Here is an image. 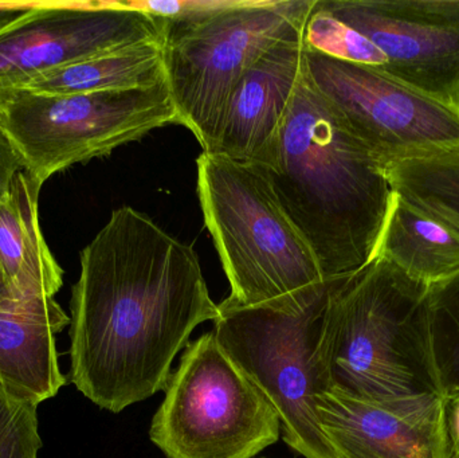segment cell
<instances>
[{
	"instance_id": "1",
	"label": "cell",
	"mask_w": 459,
	"mask_h": 458,
	"mask_svg": "<svg viewBox=\"0 0 459 458\" xmlns=\"http://www.w3.org/2000/svg\"><path fill=\"white\" fill-rule=\"evenodd\" d=\"M70 314L73 385L117 414L166 390L175 358L220 307L193 246L124 206L81 252Z\"/></svg>"
},
{
	"instance_id": "2",
	"label": "cell",
	"mask_w": 459,
	"mask_h": 458,
	"mask_svg": "<svg viewBox=\"0 0 459 458\" xmlns=\"http://www.w3.org/2000/svg\"><path fill=\"white\" fill-rule=\"evenodd\" d=\"M251 164L266 177L325 280L377 255L394 191L385 169L342 125L307 67L273 139Z\"/></svg>"
},
{
	"instance_id": "3",
	"label": "cell",
	"mask_w": 459,
	"mask_h": 458,
	"mask_svg": "<svg viewBox=\"0 0 459 458\" xmlns=\"http://www.w3.org/2000/svg\"><path fill=\"white\" fill-rule=\"evenodd\" d=\"M429 287L382 257L340 277L318 344L326 389L395 410L444 408L431 347Z\"/></svg>"
},
{
	"instance_id": "4",
	"label": "cell",
	"mask_w": 459,
	"mask_h": 458,
	"mask_svg": "<svg viewBox=\"0 0 459 458\" xmlns=\"http://www.w3.org/2000/svg\"><path fill=\"white\" fill-rule=\"evenodd\" d=\"M196 169L204 225L230 284L223 306L278 303L325 281L309 245L254 164L202 152Z\"/></svg>"
},
{
	"instance_id": "5",
	"label": "cell",
	"mask_w": 459,
	"mask_h": 458,
	"mask_svg": "<svg viewBox=\"0 0 459 458\" xmlns=\"http://www.w3.org/2000/svg\"><path fill=\"white\" fill-rule=\"evenodd\" d=\"M337 279L325 280L278 303L228 307L214 322L215 338L280 417L289 448L305 458H337L316 416L326 392L318 344Z\"/></svg>"
},
{
	"instance_id": "6",
	"label": "cell",
	"mask_w": 459,
	"mask_h": 458,
	"mask_svg": "<svg viewBox=\"0 0 459 458\" xmlns=\"http://www.w3.org/2000/svg\"><path fill=\"white\" fill-rule=\"evenodd\" d=\"M317 0H234L223 10L166 19L167 85L204 152L220 134L232 91L245 73L282 40L302 37Z\"/></svg>"
},
{
	"instance_id": "7",
	"label": "cell",
	"mask_w": 459,
	"mask_h": 458,
	"mask_svg": "<svg viewBox=\"0 0 459 458\" xmlns=\"http://www.w3.org/2000/svg\"><path fill=\"white\" fill-rule=\"evenodd\" d=\"M0 124L24 171L45 185L58 172L110 155L180 118L166 81L65 96L0 88Z\"/></svg>"
},
{
	"instance_id": "8",
	"label": "cell",
	"mask_w": 459,
	"mask_h": 458,
	"mask_svg": "<svg viewBox=\"0 0 459 458\" xmlns=\"http://www.w3.org/2000/svg\"><path fill=\"white\" fill-rule=\"evenodd\" d=\"M150 437L167 458H253L280 440L281 421L212 331L186 347Z\"/></svg>"
},
{
	"instance_id": "9",
	"label": "cell",
	"mask_w": 459,
	"mask_h": 458,
	"mask_svg": "<svg viewBox=\"0 0 459 458\" xmlns=\"http://www.w3.org/2000/svg\"><path fill=\"white\" fill-rule=\"evenodd\" d=\"M318 93L351 134L383 166L459 147V110L377 67L329 58L304 48Z\"/></svg>"
},
{
	"instance_id": "10",
	"label": "cell",
	"mask_w": 459,
	"mask_h": 458,
	"mask_svg": "<svg viewBox=\"0 0 459 458\" xmlns=\"http://www.w3.org/2000/svg\"><path fill=\"white\" fill-rule=\"evenodd\" d=\"M166 19L126 2L39 0L0 22V88L143 43H163Z\"/></svg>"
},
{
	"instance_id": "11",
	"label": "cell",
	"mask_w": 459,
	"mask_h": 458,
	"mask_svg": "<svg viewBox=\"0 0 459 458\" xmlns=\"http://www.w3.org/2000/svg\"><path fill=\"white\" fill-rule=\"evenodd\" d=\"M385 54L394 80L459 110V0H318Z\"/></svg>"
},
{
	"instance_id": "12",
	"label": "cell",
	"mask_w": 459,
	"mask_h": 458,
	"mask_svg": "<svg viewBox=\"0 0 459 458\" xmlns=\"http://www.w3.org/2000/svg\"><path fill=\"white\" fill-rule=\"evenodd\" d=\"M318 424L337 458H453L444 408L402 411L337 390L316 395Z\"/></svg>"
},
{
	"instance_id": "13",
	"label": "cell",
	"mask_w": 459,
	"mask_h": 458,
	"mask_svg": "<svg viewBox=\"0 0 459 458\" xmlns=\"http://www.w3.org/2000/svg\"><path fill=\"white\" fill-rule=\"evenodd\" d=\"M304 67L302 37L264 53L238 83L209 153L251 163L269 144L282 121Z\"/></svg>"
},
{
	"instance_id": "14",
	"label": "cell",
	"mask_w": 459,
	"mask_h": 458,
	"mask_svg": "<svg viewBox=\"0 0 459 458\" xmlns=\"http://www.w3.org/2000/svg\"><path fill=\"white\" fill-rule=\"evenodd\" d=\"M67 325L70 317L54 298L0 311V385L37 406L56 397L66 385L56 336Z\"/></svg>"
},
{
	"instance_id": "15",
	"label": "cell",
	"mask_w": 459,
	"mask_h": 458,
	"mask_svg": "<svg viewBox=\"0 0 459 458\" xmlns=\"http://www.w3.org/2000/svg\"><path fill=\"white\" fill-rule=\"evenodd\" d=\"M42 186L22 169L0 198V272L19 300L54 298L64 285V271L40 230Z\"/></svg>"
},
{
	"instance_id": "16",
	"label": "cell",
	"mask_w": 459,
	"mask_h": 458,
	"mask_svg": "<svg viewBox=\"0 0 459 458\" xmlns=\"http://www.w3.org/2000/svg\"><path fill=\"white\" fill-rule=\"evenodd\" d=\"M375 257L436 284L459 272V236L394 193Z\"/></svg>"
},
{
	"instance_id": "17",
	"label": "cell",
	"mask_w": 459,
	"mask_h": 458,
	"mask_svg": "<svg viewBox=\"0 0 459 458\" xmlns=\"http://www.w3.org/2000/svg\"><path fill=\"white\" fill-rule=\"evenodd\" d=\"M166 81L163 43H143L50 70L15 88L65 96L152 88Z\"/></svg>"
},
{
	"instance_id": "18",
	"label": "cell",
	"mask_w": 459,
	"mask_h": 458,
	"mask_svg": "<svg viewBox=\"0 0 459 458\" xmlns=\"http://www.w3.org/2000/svg\"><path fill=\"white\" fill-rule=\"evenodd\" d=\"M394 193L459 236V147L385 167Z\"/></svg>"
},
{
	"instance_id": "19",
	"label": "cell",
	"mask_w": 459,
	"mask_h": 458,
	"mask_svg": "<svg viewBox=\"0 0 459 458\" xmlns=\"http://www.w3.org/2000/svg\"><path fill=\"white\" fill-rule=\"evenodd\" d=\"M428 304L434 365L449 398L459 393V272L429 287Z\"/></svg>"
},
{
	"instance_id": "20",
	"label": "cell",
	"mask_w": 459,
	"mask_h": 458,
	"mask_svg": "<svg viewBox=\"0 0 459 458\" xmlns=\"http://www.w3.org/2000/svg\"><path fill=\"white\" fill-rule=\"evenodd\" d=\"M304 48L329 58L383 69L385 54L360 32L337 19L316 2L302 31Z\"/></svg>"
},
{
	"instance_id": "21",
	"label": "cell",
	"mask_w": 459,
	"mask_h": 458,
	"mask_svg": "<svg viewBox=\"0 0 459 458\" xmlns=\"http://www.w3.org/2000/svg\"><path fill=\"white\" fill-rule=\"evenodd\" d=\"M40 448L37 405L0 385V458H38Z\"/></svg>"
},
{
	"instance_id": "22",
	"label": "cell",
	"mask_w": 459,
	"mask_h": 458,
	"mask_svg": "<svg viewBox=\"0 0 459 458\" xmlns=\"http://www.w3.org/2000/svg\"><path fill=\"white\" fill-rule=\"evenodd\" d=\"M23 169L21 159L16 155L7 134L0 124V198L5 195L15 175Z\"/></svg>"
},
{
	"instance_id": "23",
	"label": "cell",
	"mask_w": 459,
	"mask_h": 458,
	"mask_svg": "<svg viewBox=\"0 0 459 458\" xmlns=\"http://www.w3.org/2000/svg\"><path fill=\"white\" fill-rule=\"evenodd\" d=\"M446 427L449 433L453 454H459V393L446 398Z\"/></svg>"
},
{
	"instance_id": "24",
	"label": "cell",
	"mask_w": 459,
	"mask_h": 458,
	"mask_svg": "<svg viewBox=\"0 0 459 458\" xmlns=\"http://www.w3.org/2000/svg\"><path fill=\"white\" fill-rule=\"evenodd\" d=\"M39 0H10V2H0V22L7 21L8 18H13V15L23 13V11L30 10L38 4Z\"/></svg>"
},
{
	"instance_id": "25",
	"label": "cell",
	"mask_w": 459,
	"mask_h": 458,
	"mask_svg": "<svg viewBox=\"0 0 459 458\" xmlns=\"http://www.w3.org/2000/svg\"><path fill=\"white\" fill-rule=\"evenodd\" d=\"M27 300H19L13 290L8 287L5 282L4 277H3L2 272H0V311H11V309L18 308L22 304L26 303Z\"/></svg>"
},
{
	"instance_id": "26",
	"label": "cell",
	"mask_w": 459,
	"mask_h": 458,
	"mask_svg": "<svg viewBox=\"0 0 459 458\" xmlns=\"http://www.w3.org/2000/svg\"><path fill=\"white\" fill-rule=\"evenodd\" d=\"M453 458H459V454H453Z\"/></svg>"
}]
</instances>
